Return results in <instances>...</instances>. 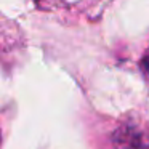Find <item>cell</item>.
<instances>
[{"label": "cell", "mask_w": 149, "mask_h": 149, "mask_svg": "<svg viewBox=\"0 0 149 149\" xmlns=\"http://www.w3.org/2000/svg\"><path fill=\"white\" fill-rule=\"evenodd\" d=\"M144 69H146V72L149 74V56L144 59Z\"/></svg>", "instance_id": "6da1fadb"}]
</instances>
